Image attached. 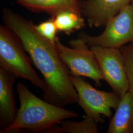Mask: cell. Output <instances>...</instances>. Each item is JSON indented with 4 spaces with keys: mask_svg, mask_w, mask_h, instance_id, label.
Listing matches in <instances>:
<instances>
[{
    "mask_svg": "<svg viewBox=\"0 0 133 133\" xmlns=\"http://www.w3.org/2000/svg\"><path fill=\"white\" fill-rule=\"evenodd\" d=\"M3 14L5 26L19 38L31 61L43 75L47 85L44 100L60 107L77 103V93L56 43L43 38L32 21L11 10L5 9Z\"/></svg>",
    "mask_w": 133,
    "mask_h": 133,
    "instance_id": "1",
    "label": "cell"
},
{
    "mask_svg": "<svg viewBox=\"0 0 133 133\" xmlns=\"http://www.w3.org/2000/svg\"><path fill=\"white\" fill-rule=\"evenodd\" d=\"M20 108L13 123L1 133H45L62 120L78 117L79 115L39 99L21 82L16 85Z\"/></svg>",
    "mask_w": 133,
    "mask_h": 133,
    "instance_id": "2",
    "label": "cell"
},
{
    "mask_svg": "<svg viewBox=\"0 0 133 133\" xmlns=\"http://www.w3.org/2000/svg\"><path fill=\"white\" fill-rule=\"evenodd\" d=\"M20 39L6 26H0V66L16 78L30 81L43 90L47 85L35 71Z\"/></svg>",
    "mask_w": 133,
    "mask_h": 133,
    "instance_id": "3",
    "label": "cell"
},
{
    "mask_svg": "<svg viewBox=\"0 0 133 133\" xmlns=\"http://www.w3.org/2000/svg\"><path fill=\"white\" fill-rule=\"evenodd\" d=\"M71 82L78 95L77 103L84 110L86 116L94 119L98 123H103L104 116L112 117L111 109H116L120 101L119 95L112 92L95 89L82 77L70 75Z\"/></svg>",
    "mask_w": 133,
    "mask_h": 133,
    "instance_id": "4",
    "label": "cell"
},
{
    "mask_svg": "<svg viewBox=\"0 0 133 133\" xmlns=\"http://www.w3.org/2000/svg\"><path fill=\"white\" fill-rule=\"evenodd\" d=\"M56 44L60 57L71 75L89 78L96 85L101 86V81L104 80L95 55L81 38L71 40L69 44L71 48L64 45L58 38Z\"/></svg>",
    "mask_w": 133,
    "mask_h": 133,
    "instance_id": "5",
    "label": "cell"
},
{
    "mask_svg": "<svg viewBox=\"0 0 133 133\" xmlns=\"http://www.w3.org/2000/svg\"><path fill=\"white\" fill-rule=\"evenodd\" d=\"M89 46L121 48L128 43H133V6L127 5L123 10L110 19L105 25L100 35L92 36L84 33L79 34Z\"/></svg>",
    "mask_w": 133,
    "mask_h": 133,
    "instance_id": "6",
    "label": "cell"
},
{
    "mask_svg": "<svg viewBox=\"0 0 133 133\" xmlns=\"http://www.w3.org/2000/svg\"><path fill=\"white\" fill-rule=\"evenodd\" d=\"M90 48L95 55L103 80L121 98L129 89L124 57L121 49L101 46H92Z\"/></svg>",
    "mask_w": 133,
    "mask_h": 133,
    "instance_id": "7",
    "label": "cell"
},
{
    "mask_svg": "<svg viewBox=\"0 0 133 133\" xmlns=\"http://www.w3.org/2000/svg\"><path fill=\"white\" fill-rule=\"evenodd\" d=\"M131 0H85L80 3L81 12L91 28L105 26Z\"/></svg>",
    "mask_w": 133,
    "mask_h": 133,
    "instance_id": "8",
    "label": "cell"
},
{
    "mask_svg": "<svg viewBox=\"0 0 133 133\" xmlns=\"http://www.w3.org/2000/svg\"><path fill=\"white\" fill-rule=\"evenodd\" d=\"M16 77L0 67V126L4 129L14 121L17 114L14 94V85Z\"/></svg>",
    "mask_w": 133,
    "mask_h": 133,
    "instance_id": "9",
    "label": "cell"
},
{
    "mask_svg": "<svg viewBox=\"0 0 133 133\" xmlns=\"http://www.w3.org/2000/svg\"><path fill=\"white\" fill-rule=\"evenodd\" d=\"M111 117L108 133H133V96L129 91L121 97Z\"/></svg>",
    "mask_w": 133,
    "mask_h": 133,
    "instance_id": "10",
    "label": "cell"
},
{
    "mask_svg": "<svg viewBox=\"0 0 133 133\" xmlns=\"http://www.w3.org/2000/svg\"><path fill=\"white\" fill-rule=\"evenodd\" d=\"M22 6L34 12H43L54 15L60 11L72 10L81 12L77 0H16Z\"/></svg>",
    "mask_w": 133,
    "mask_h": 133,
    "instance_id": "11",
    "label": "cell"
},
{
    "mask_svg": "<svg viewBox=\"0 0 133 133\" xmlns=\"http://www.w3.org/2000/svg\"><path fill=\"white\" fill-rule=\"evenodd\" d=\"M98 131V123L85 116L81 121L62 120L48 129L45 133H97Z\"/></svg>",
    "mask_w": 133,
    "mask_h": 133,
    "instance_id": "12",
    "label": "cell"
},
{
    "mask_svg": "<svg viewBox=\"0 0 133 133\" xmlns=\"http://www.w3.org/2000/svg\"><path fill=\"white\" fill-rule=\"evenodd\" d=\"M81 14L74 10H65L59 11L52 17L58 31L70 35L84 27V19Z\"/></svg>",
    "mask_w": 133,
    "mask_h": 133,
    "instance_id": "13",
    "label": "cell"
},
{
    "mask_svg": "<svg viewBox=\"0 0 133 133\" xmlns=\"http://www.w3.org/2000/svg\"><path fill=\"white\" fill-rule=\"evenodd\" d=\"M35 27L37 31L43 38L51 42L56 43L58 38L56 34L58 31L53 17L38 25H35Z\"/></svg>",
    "mask_w": 133,
    "mask_h": 133,
    "instance_id": "14",
    "label": "cell"
},
{
    "mask_svg": "<svg viewBox=\"0 0 133 133\" xmlns=\"http://www.w3.org/2000/svg\"><path fill=\"white\" fill-rule=\"evenodd\" d=\"M120 49L123 54L128 78L129 91L133 96V43L126 44Z\"/></svg>",
    "mask_w": 133,
    "mask_h": 133,
    "instance_id": "15",
    "label": "cell"
},
{
    "mask_svg": "<svg viewBox=\"0 0 133 133\" xmlns=\"http://www.w3.org/2000/svg\"><path fill=\"white\" fill-rule=\"evenodd\" d=\"M131 5H132V6H133V0H131Z\"/></svg>",
    "mask_w": 133,
    "mask_h": 133,
    "instance_id": "16",
    "label": "cell"
}]
</instances>
